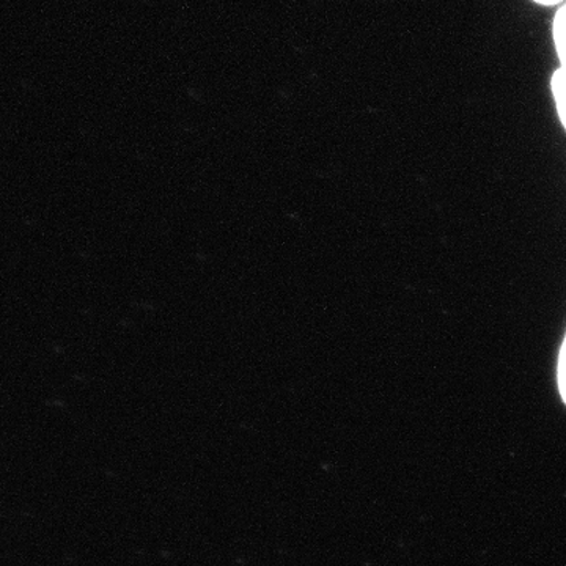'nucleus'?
Masks as SVG:
<instances>
[{"label": "nucleus", "instance_id": "f257e3e1", "mask_svg": "<svg viewBox=\"0 0 566 566\" xmlns=\"http://www.w3.org/2000/svg\"><path fill=\"white\" fill-rule=\"evenodd\" d=\"M553 95L556 99L558 118L566 129V66H560L553 76Z\"/></svg>", "mask_w": 566, "mask_h": 566}, {"label": "nucleus", "instance_id": "f03ea898", "mask_svg": "<svg viewBox=\"0 0 566 566\" xmlns=\"http://www.w3.org/2000/svg\"><path fill=\"white\" fill-rule=\"evenodd\" d=\"M554 43H556V50L558 59H560V66H566V6L562 7L554 18Z\"/></svg>", "mask_w": 566, "mask_h": 566}, {"label": "nucleus", "instance_id": "7ed1b4c3", "mask_svg": "<svg viewBox=\"0 0 566 566\" xmlns=\"http://www.w3.org/2000/svg\"><path fill=\"white\" fill-rule=\"evenodd\" d=\"M557 385L562 400H564V403L566 405V333L564 335V340H562L560 349H558Z\"/></svg>", "mask_w": 566, "mask_h": 566}, {"label": "nucleus", "instance_id": "20e7f679", "mask_svg": "<svg viewBox=\"0 0 566 566\" xmlns=\"http://www.w3.org/2000/svg\"><path fill=\"white\" fill-rule=\"evenodd\" d=\"M536 3H542V6H554V3L560 2V0H534Z\"/></svg>", "mask_w": 566, "mask_h": 566}]
</instances>
